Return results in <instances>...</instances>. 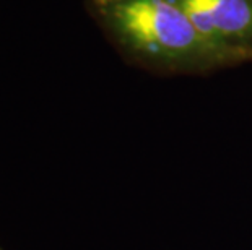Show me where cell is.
I'll return each instance as SVG.
<instances>
[{
  "instance_id": "6da1fadb",
  "label": "cell",
  "mask_w": 252,
  "mask_h": 250,
  "mask_svg": "<svg viewBox=\"0 0 252 250\" xmlns=\"http://www.w3.org/2000/svg\"><path fill=\"white\" fill-rule=\"evenodd\" d=\"M119 54L159 75H205L236 67L173 0H85Z\"/></svg>"
},
{
  "instance_id": "7a4b0ae2",
  "label": "cell",
  "mask_w": 252,
  "mask_h": 250,
  "mask_svg": "<svg viewBox=\"0 0 252 250\" xmlns=\"http://www.w3.org/2000/svg\"><path fill=\"white\" fill-rule=\"evenodd\" d=\"M234 65L252 62V0H173Z\"/></svg>"
}]
</instances>
